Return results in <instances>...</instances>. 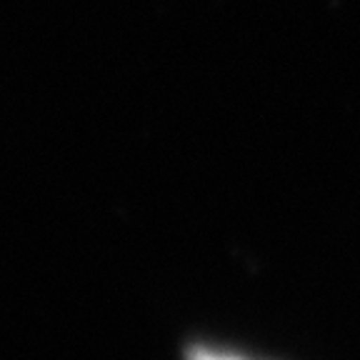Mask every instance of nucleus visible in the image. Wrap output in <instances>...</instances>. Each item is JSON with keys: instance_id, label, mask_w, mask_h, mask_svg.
Masks as SVG:
<instances>
[{"instance_id": "obj_1", "label": "nucleus", "mask_w": 360, "mask_h": 360, "mask_svg": "<svg viewBox=\"0 0 360 360\" xmlns=\"http://www.w3.org/2000/svg\"><path fill=\"white\" fill-rule=\"evenodd\" d=\"M191 360H240V358H233V355H225V353H210V350H193Z\"/></svg>"}]
</instances>
